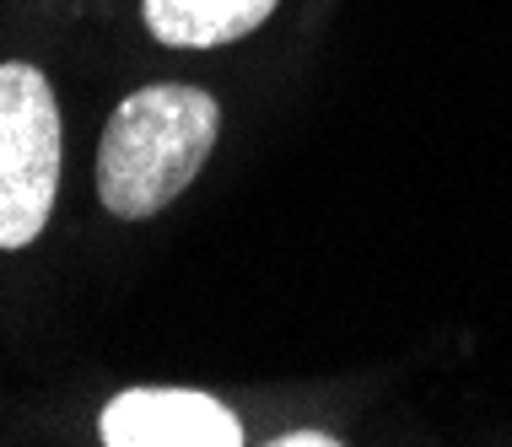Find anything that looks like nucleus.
<instances>
[{"label":"nucleus","mask_w":512,"mask_h":447,"mask_svg":"<svg viewBox=\"0 0 512 447\" xmlns=\"http://www.w3.org/2000/svg\"><path fill=\"white\" fill-rule=\"evenodd\" d=\"M221 130L211 92L157 81L114 108L98 146V200L119 221H146L195 184Z\"/></svg>","instance_id":"1"},{"label":"nucleus","mask_w":512,"mask_h":447,"mask_svg":"<svg viewBox=\"0 0 512 447\" xmlns=\"http://www.w3.org/2000/svg\"><path fill=\"white\" fill-rule=\"evenodd\" d=\"M60 194V103L27 60L0 65V248H27Z\"/></svg>","instance_id":"2"},{"label":"nucleus","mask_w":512,"mask_h":447,"mask_svg":"<svg viewBox=\"0 0 512 447\" xmlns=\"http://www.w3.org/2000/svg\"><path fill=\"white\" fill-rule=\"evenodd\" d=\"M98 431L108 447H238L243 426L200 388H124L103 404Z\"/></svg>","instance_id":"3"},{"label":"nucleus","mask_w":512,"mask_h":447,"mask_svg":"<svg viewBox=\"0 0 512 447\" xmlns=\"http://www.w3.org/2000/svg\"><path fill=\"white\" fill-rule=\"evenodd\" d=\"M281 0H141L151 38L168 49H221L248 38Z\"/></svg>","instance_id":"4"},{"label":"nucleus","mask_w":512,"mask_h":447,"mask_svg":"<svg viewBox=\"0 0 512 447\" xmlns=\"http://www.w3.org/2000/svg\"><path fill=\"white\" fill-rule=\"evenodd\" d=\"M340 437H329V431H286V437H275V447H335Z\"/></svg>","instance_id":"5"}]
</instances>
